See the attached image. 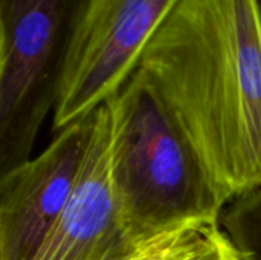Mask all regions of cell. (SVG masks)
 I'll use <instances>...</instances> for the list:
<instances>
[{
    "label": "cell",
    "instance_id": "cell-1",
    "mask_svg": "<svg viewBox=\"0 0 261 260\" xmlns=\"http://www.w3.org/2000/svg\"><path fill=\"white\" fill-rule=\"evenodd\" d=\"M138 69L174 112L226 202L261 187L260 0H180Z\"/></svg>",
    "mask_w": 261,
    "mask_h": 260
},
{
    "label": "cell",
    "instance_id": "cell-2",
    "mask_svg": "<svg viewBox=\"0 0 261 260\" xmlns=\"http://www.w3.org/2000/svg\"><path fill=\"white\" fill-rule=\"evenodd\" d=\"M110 169L124 230L136 248L187 225L219 228L226 201L170 106L142 70L106 101Z\"/></svg>",
    "mask_w": 261,
    "mask_h": 260
},
{
    "label": "cell",
    "instance_id": "cell-3",
    "mask_svg": "<svg viewBox=\"0 0 261 260\" xmlns=\"http://www.w3.org/2000/svg\"><path fill=\"white\" fill-rule=\"evenodd\" d=\"M81 0H0V176L55 109Z\"/></svg>",
    "mask_w": 261,
    "mask_h": 260
},
{
    "label": "cell",
    "instance_id": "cell-4",
    "mask_svg": "<svg viewBox=\"0 0 261 260\" xmlns=\"http://www.w3.org/2000/svg\"><path fill=\"white\" fill-rule=\"evenodd\" d=\"M180 0H81L67 52L54 130L90 116L118 93Z\"/></svg>",
    "mask_w": 261,
    "mask_h": 260
},
{
    "label": "cell",
    "instance_id": "cell-5",
    "mask_svg": "<svg viewBox=\"0 0 261 260\" xmlns=\"http://www.w3.org/2000/svg\"><path fill=\"white\" fill-rule=\"evenodd\" d=\"M92 129L93 113L0 176V260H31L38 251L76 185Z\"/></svg>",
    "mask_w": 261,
    "mask_h": 260
},
{
    "label": "cell",
    "instance_id": "cell-6",
    "mask_svg": "<svg viewBox=\"0 0 261 260\" xmlns=\"http://www.w3.org/2000/svg\"><path fill=\"white\" fill-rule=\"evenodd\" d=\"M141 250L119 216L110 169V110L104 103L93 112L89 149L70 199L31 260H128Z\"/></svg>",
    "mask_w": 261,
    "mask_h": 260
},
{
    "label": "cell",
    "instance_id": "cell-7",
    "mask_svg": "<svg viewBox=\"0 0 261 260\" xmlns=\"http://www.w3.org/2000/svg\"><path fill=\"white\" fill-rule=\"evenodd\" d=\"M220 225L240 259L261 260V187L236 198Z\"/></svg>",
    "mask_w": 261,
    "mask_h": 260
},
{
    "label": "cell",
    "instance_id": "cell-8",
    "mask_svg": "<svg viewBox=\"0 0 261 260\" xmlns=\"http://www.w3.org/2000/svg\"><path fill=\"white\" fill-rule=\"evenodd\" d=\"M216 228L200 225L177 228L153 241L128 260H188L202 250L208 236Z\"/></svg>",
    "mask_w": 261,
    "mask_h": 260
},
{
    "label": "cell",
    "instance_id": "cell-9",
    "mask_svg": "<svg viewBox=\"0 0 261 260\" xmlns=\"http://www.w3.org/2000/svg\"><path fill=\"white\" fill-rule=\"evenodd\" d=\"M188 260H242L229 239L220 228H216L208 236L205 245Z\"/></svg>",
    "mask_w": 261,
    "mask_h": 260
},
{
    "label": "cell",
    "instance_id": "cell-10",
    "mask_svg": "<svg viewBox=\"0 0 261 260\" xmlns=\"http://www.w3.org/2000/svg\"><path fill=\"white\" fill-rule=\"evenodd\" d=\"M260 3H261V0H260Z\"/></svg>",
    "mask_w": 261,
    "mask_h": 260
}]
</instances>
